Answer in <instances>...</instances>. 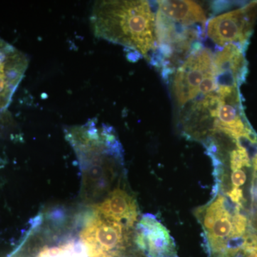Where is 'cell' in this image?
Instances as JSON below:
<instances>
[{
	"label": "cell",
	"instance_id": "5b68a950",
	"mask_svg": "<svg viewBox=\"0 0 257 257\" xmlns=\"http://www.w3.org/2000/svg\"><path fill=\"white\" fill-rule=\"evenodd\" d=\"M257 18V1L239 9L213 17L207 24L209 39L219 47L229 44L245 46L252 33Z\"/></svg>",
	"mask_w": 257,
	"mask_h": 257
},
{
	"label": "cell",
	"instance_id": "9a60e30c",
	"mask_svg": "<svg viewBox=\"0 0 257 257\" xmlns=\"http://www.w3.org/2000/svg\"><path fill=\"white\" fill-rule=\"evenodd\" d=\"M231 183L234 188H239L244 184L246 180V175L244 171L237 170L232 171L231 176Z\"/></svg>",
	"mask_w": 257,
	"mask_h": 257
},
{
	"label": "cell",
	"instance_id": "6da1fadb",
	"mask_svg": "<svg viewBox=\"0 0 257 257\" xmlns=\"http://www.w3.org/2000/svg\"><path fill=\"white\" fill-rule=\"evenodd\" d=\"M96 37L155 62L158 50L157 10L143 0L96 1L90 17Z\"/></svg>",
	"mask_w": 257,
	"mask_h": 257
},
{
	"label": "cell",
	"instance_id": "2e32d148",
	"mask_svg": "<svg viewBox=\"0 0 257 257\" xmlns=\"http://www.w3.org/2000/svg\"><path fill=\"white\" fill-rule=\"evenodd\" d=\"M228 197L230 200L236 204H242L241 201L243 199V192L241 189L233 188L230 192H228Z\"/></svg>",
	"mask_w": 257,
	"mask_h": 257
},
{
	"label": "cell",
	"instance_id": "3957f363",
	"mask_svg": "<svg viewBox=\"0 0 257 257\" xmlns=\"http://www.w3.org/2000/svg\"><path fill=\"white\" fill-rule=\"evenodd\" d=\"M214 73L211 50L202 45L193 51L172 74V93L181 109L200 97L202 82Z\"/></svg>",
	"mask_w": 257,
	"mask_h": 257
},
{
	"label": "cell",
	"instance_id": "4fadbf2b",
	"mask_svg": "<svg viewBox=\"0 0 257 257\" xmlns=\"http://www.w3.org/2000/svg\"><path fill=\"white\" fill-rule=\"evenodd\" d=\"M33 257H92L84 245L78 242H68L55 246H45ZM127 257V256H126Z\"/></svg>",
	"mask_w": 257,
	"mask_h": 257
},
{
	"label": "cell",
	"instance_id": "8992f818",
	"mask_svg": "<svg viewBox=\"0 0 257 257\" xmlns=\"http://www.w3.org/2000/svg\"><path fill=\"white\" fill-rule=\"evenodd\" d=\"M28 64L25 54L0 38V112L9 106Z\"/></svg>",
	"mask_w": 257,
	"mask_h": 257
},
{
	"label": "cell",
	"instance_id": "8fae6325",
	"mask_svg": "<svg viewBox=\"0 0 257 257\" xmlns=\"http://www.w3.org/2000/svg\"><path fill=\"white\" fill-rule=\"evenodd\" d=\"M95 214L130 228L138 220V207L135 199L127 192L117 188L96 206Z\"/></svg>",
	"mask_w": 257,
	"mask_h": 257
},
{
	"label": "cell",
	"instance_id": "9c48e42d",
	"mask_svg": "<svg viewBox=\"0 0 257 257\" xmlns=\"http://www.w3.org/2000/svg\"><path fill=\"white\" fill-rule=\"evenodd\" d=\"M219 103L217 91L189 103L181 111V119L186 133L201 138L214 131L216 113Z\"/></svg>",
	"mask_w": 257,
	"mask_h": 257
},
{
	"label": "cell",
	"instance_id": "52a82bcc",
	"mask_svg": "<svg viewBox=\"0 0 257 257\" xmlns=\"http://www.w3.org/2000/svg\"><path fill=\"white\" fill-rule=\"evenodd\" d=\"M217 93L214 133L220 132L234 140L252 133L243 117L239 87H218Z\"/></svg>",
	"mask_w": 257,
	"mask_h": 257
},
{
	"label": "cell",
	"instance_id": "277c9868",
	"mask_svg": "<svg viewBox=\"0 0 257 257\" xmlns=\"http://www.w3.org/2000/svg\"><path fill=\"white\" fill-rule=\"evenodd\" d=\"M226 197L219 196L209 205L200 209L196 216L202 223L207 237L209 257H226V243L235 236L233 216L242 205H231Z\"/></svg>",
	"mask_w": 257,
	"mask_h": 257
},
{
	"label": "cell",
	"instance_id": "e0dca14e",
	"mask_svg": "<svg viewBox=\"0 0 257 257\" xmlns=\"http://www.w3.org/2000/svg\"><path fill=\"white\" fill-rule=\"evenodd\" d=\"M254 170V172H253V176H254V179H257V170Z\"/></svg>",
	"mask_w": 257,
	"mask_h": 257
},
{
	"label": "cell",
	"instance_id": "7c38bea8",
	"mask_svg": "<svg viewBox=\"0 0 257 257\" xmlns=\"http://www.w3.org/2000/svg\"><path fill=\"white\" fill-rule=\"evenodd\" d=\"M157 13L166 18L189 26L204 27L207 25L205 12L195 2L188 0L157 1Z\"/></svg>",
	"mask_w": 257,
	"mask_h": 257
},
{
	"label": "cell",
	"instance_id": "30bf717a",
	"mask_svg": "<svg viewBox=\"0 0 257 257\" xmlns=\"http://www.w3.org/2000/svg\"><path fill=\"white\" fill-rule=\"evenodd\" d=\"M245 46L229 44L214 55V67L218 87H239L246 77L247 66Z\"/></svg>",
	"mask_w": 257,
	"mask_h": 257
},
{
	"label": "cell",
	"instance_id": "7a4b0ae2",
	"mask_svg": "<svg viewBox=\"0 0 257 257\" xmlns=\"http://www.w3.org/2000/svg\"><path fill=\"white\" fill-rule=\"evenodd\" d=\"M128 228L95 214L79 235V241L94 257H124L130 253Z\"/></svg>",
	"mask_w": 257,
	"mask_h": 257
},
{
	"label": "cell",
	"instance_id": "ba28073f",
	"mask_svg": "<svg viewBox=\"0 0 257 257\" xmlns=\"http://www.w3.org/2000/svg\"><path fill=\"white\" fill-rule=\"evenodd\" d=\"M135 241L147 257H179L170 231L152 214H145L139 222Z\"/></svg>",
	"mask_w": 257,
	"mask_h": 257
},
{
	"label": "cell",
	"instance_id": "5bb4252c",
	"mask_svg": "<svg viewBox=\"0 0 257 257\" xmlns=\"http://www.w3.org/2000/svg\"><path fill=\"white\" fill-rule=\"evenodd\" d=\"M236 148L230 153V167L231 170H241L243 167H251L250 153L246 147L235 140Z\"/></svg>",
	"mask_w": 257,
	"mask_h": 257
}]
</instances>
